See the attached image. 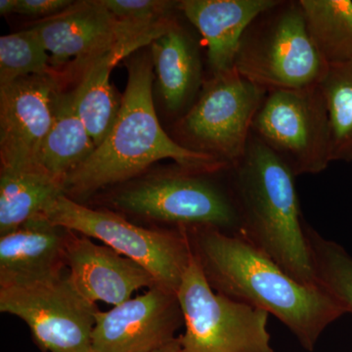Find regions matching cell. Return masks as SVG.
Masks as SVG:
<instances>
[{"instance_id": "cell-16", "label": "cell", "mask_w": 352, "mask_h": 352, "mask_svg": "<svg viewBox=\"0 0 352 352\" xmlns=\"http://www.w3.org/2000/svg\"><path fill=\"white\" fill-rule=\"evenodd\" d=\"M278 0H182L180 12L207 46L210 76L235 68L241 38L252 21Z\"/></svg>"}, {"instance_id": "cell-18", "label": "cell", "mask_w": 352, "mask_h": 352, "mask_svg": "<svg viewBox=\"0 0 352 352\" xmlns=\"http://www.w3.org/2000/svg\"><path fill=\"white\" fill-rule=\"evenodd\" d=\"M131 55L126 48L117 47L68 74L75 78L71 90L74 106L96 147L108 135L120 108L110 82L111 73L120 60Z\"/></svg>"}, {"instance_id": "cell-14", "label": "cell", "mask_w": 352, "mask_h": 352, "mask_svg": "<svg viewBox=\"0 0 352 352\" xmlns=\"http://www.w3.org/2000/svg\"><path fill=\"white\" fill-rule=\"evenodd\" d=\"M66 266L78 293L94 305L103 302L116 307L131 300L138 289L157 285L147 270L131 259L72 231L67 236Z\"/></svg>"}, {"instance_id": "cell-25", "label": "cell", "mask_w": 352, "mask_h": 352, "mask_svg": "<svg viewBox=\"0 0 352 352\" xmlns=\"http://www.w3.org/2000/svg\"><path fill=\"white\" fill-rule=\"evenodd\" d=\"M72 0H18L16 14L46 19L73 6Z\"/></svg>"}, {"instance_id": "cell-20", "label": "cell", "mask_w": 352, "mask_h": 352, "mask_svg": "<svg viewBox=\"0 0 352 352\" xmlns=\"http://www.w3.org/2000/svg\"><path fill=\"white\" fill-rule=\"evenodd\" d=\"M64 185L36 170L0 171V237L43 214Z\"/></svg>"}, {"instance_id": "cell-27", "label": "cell", "mask_w": 352, "mask_h": 352, "mask_svg": "<svg viewBox=\"0 0 352 352\" xmlns=\"http://www.w3.org/2000/svg\"><path fill=\"white\" fill-rule=\"evenodd\" d=\"M154 352H183L179 337L175 338L166 346H162L161 349H157Z\"/></svg>"}, {"instance_id": "cell-19", "label": "cell", "mask_w": 352, "mask_h": 352, "mask_svg": "<svg viewBox=\"0 0 352 352\" xmlns=\"http://www.w3.org/2000/svg\"><path fill=\"white\" fill-rule=\"evenodd\" d=\"M96 149L94 139L78 117L71 90L57 97L54 120L39 149L34 170L64 185L67 178Z\"/></svg>"}, {"instance_id": "cell-1", "label": "cell", "mask_w": 352, "mask_h": 352, "mask_svg": "<svg viewBox=\"0 0 352 352\" xmlns=\"http://www.w3.org/2000/svg\"><path fill=\"white\" fill-rule=\"evenodd\" d=\"M192 252L217 293L272 314L307 351L346 314L318 286L296 281L249 241L210 226L184 227Z\"/></svg>"}, {"instance_id": "cell-24", "label": "cell", "mask_w": 352, "mask_h": 352, "mask_svg": "<svg viewBox=\"0 0 352 352\" xmlns=\"http://www.w3.org/2000/svg\"><path fill=\"white\" fill-rule=\"evenodd\" d=\"M53 72L50 55L32 27L0 38V87Z\"/></svg>"}, {"instance_id": "cell-6", "label": "cell", "mask_w": 352, "mask_h": 352, "mask_svg": "<svg viewBox=\"0 0 352 352\" xmlns=\"http://www.w3.org/2000/svg\"><path fill=\"white\" fill-rule=\"evenodd\" d=\"M41 215L54 226L101 241L142 266L157 285L175 293L193 258L184 227H177L176 230L144 228L115 212L85 207L64 194Z\"/></svg>"}, {"instance_id": "cell-5", "label": "cell", "mask_w": 352, "mask_h": 352, "mask_svg": "<svg viewBox=\"0 0 352 352\" xmlns=\"http://www.w3.org/2000/svg\"><path fill=\"white\" fill-rule=\"evenodd\" d=\"M223 173V171H222ZM199 173L177 166L120 189L116 207L146 219L177 227L210 226L242 237L237 205L226 173Z\"/></svg>"}, {"instance_id": "cell-8", "label": "cell", "mask_w": 352, "mask_h": 352, "mask_svg": "<svg viewBox=\"0 0 352 352\" xmlns=\"http://www.w3.org/2000/svg\"><path fill=\"white\" fill-rule=\"evenodd\" d=\"M176 295L185 326L183 352H274L270 314L215 292L194 254Z\"/></svg>"}, {"instance_id": "cell-7", "label": "cell", "mask_w": 352, "mask_h": 352, "mask_svg": "<svg viewBox=\"0 0 352 352\" xmlns=\"http://www.w3.org/2000/svg\"><path fill=\"white\" fill-rule=\"evenodd\" d=\"M266 94L235 68L208 76L192 107L176 122V141L232 168L244 157Z\"/></svg>"}, {"instance_id": "cell-10", "label": "cell", "mask_w": 352, "mask_h": 352, "mask_svg": "<svg viewBox=\"0 0 352 352\" xmlns=\"http://www.w3.org/2000/svg\"><path fill=\"white\" fill-rule=\"evenodd\" d=\"M0 311L24 321L44 352H90L98 309L78 293L68 273L0 286Z\"/></svg>"}, {"instance_id": "cell-3", "label": "cell", "mask_w": 352, "mask_h": 352, "mask_svg": "<svg viewBox=\"0 0 352 352\" xmlns=\"http://www.w3.org/2000/svg\"><path fill=\"white\" fill-rule=\"evenodd\" d=\"M242 226V238L267 254L289 276L317 286L300 214L295 178L251 133L242 160L227 170Z\"/></svg>"}, {"instance_id": "cell-11", "label": "cell", "mask_w": 352, "mask_h": 352, "mask_svg": "<svg viewBox=\"0 0 352 352\" xmlns=\"http://www.w3.org/2000/svg\"><path fill=\"white\" fill-rule=\"evenodd\" d=\"M56 72L19 78L0 87L1 170H34L54 120L62 80Z\"/></svg>"}, {"instance_id": "cell-21", "label": "cell", "mask_w": 352, "mask_h": 352, "mask_svg": "<svg viewBox=\"0 0 352 352\" xmlns=\"http://www.w3.org/2000/svg\"><path fill=\"white\" fill-rule=\"evenodd\" d=\"M307 31L329 67L352 61V1L300 0Z\"/></svg>"}, {"instance_id": "cell-15", "label": "cell", "mask_w": 352, "mask_h": 352, "mask_svg": "<svg viewBox=\"0 0 352 352\" xmlns=\"http://www.w3.org/2000/svg\"><path fill=\"white\" fill-rule=\"evenodd\" d=\"M69 231L43 215L0 237V286L41 281L64 274Z\"/></svg>"}, {"instance_id": "cell-13", "label": "cell", "mask_w": 352, "mask_h": 352, "mask_svg": "<svg viewBox=\"0 0 352 352\" xmlns=\"http://www.w3.org/2000/svg\"><path fill=\"white\" fill-rule=\"evenodd\" d=\"M90 352H154L184 325L175 292L156 285L143 295L97 311Z\"/></svg>"}, {"instance_id": "cell-4", "label": "cell", "mask_w": 352, "mask_h": 352, "mask_svg": "<svg viewBox=\"0 0 352 352\" xmlns=\"http://www.w3.org/2000/svg\"><path fill=\"white\" fill-rule=\"evenodd\" d=\"M235 69L266 92L320 85L329 66L312 43L300 0H278L252 21L241 38Z\"/></svg>"}, {"instance_id": "cell-9", "label": "cell", "mask_w": 352, "mask_h": 352, "mask_svg": "<svg viewBox=\"0 0 352 352\" xmlns=\"http://www.w3.org/2000/svg\"><path fill=\"white\" fill-rule=\"evenodd\" d=\"M252 134L296 176L317 175L331 162L330 120L320 85L266 94Z\"/></svg>"}, {"instance_id": "cell-26", "label": "cell", "mask_w": 352, "mask_h": 352, "mask_svg": "<svg viewBox=\"0 0 352 352\" xmlns=\"http://www.w3.org/2000/svg\"><path fill=\"white\" fill-rule=\"evenodd\" d=\"M18 0H1L0 1V15L8 16L16 13Z\"/></svg>"}, {"instance_id": "cell-22", "label": "cell", "mask_w": 352, "mask_h": 352, "mask_svg": "<svg viewBox=\"0 0 352 352\" xmlns=\"http://www.w3.org/2000/svg\"><path fill=\"white\" fill-rule=\"evenodd\" d=\"M315 283L346 314H352V256L338 243L326 239L305 223Z\"/></svg>"}, {"instance_id": "cell-23", "label": "cell", "mask_w": 352, "mask_h": 352, "mask_svg": "<svg viewBox=\"0 0 352 352\" xmlns=\"http://www.w3.org/2000/svg\"><path fill=\"white\" fill-rule=\"evenodd\" d=\"M331 129V162L352 163V61L329 67L320 83Z\"/></svg>"}, {"instance_id": "cell-12", "label": "cell", "mask_w": 352, "mask_h": 352, "mask_svg": "<svg viewBox=\"0 0 352 352\" xmlns=\"http://www.w3.org/2000/svg\"><path fill=\"white\" fill-rule=\"evenodd\" d=\"M31 27L50 53L51 68L58 74L64 69L68 75L117 47L126 48L131 54L142 48L103 0L75 1L66 10Z\"/></svg>"}, {"instance_id": "cell-17", "label": "cell", "mask_w": 352, "mask_h": 352, "mask_svg": "<svg viewBox=\"0 0 352 352\" xmlns=\"http://www.w3.org/2000/svg\"><path fill=\"white\" fill-rule=\"evenodd\" d=\"M150 53L164 108L180 119L206 82L198 43L177 21L152 41Z\"/></svg>"}, {"instance_id": "cell-2", "label": "cell", "mask_w": 352, "mask_h": 352, "mask_svg": "<svg viewBox=\"0 0 352 352\" xmlns=\"http://www.w3.org/2000/svg\"><path fill=\"white\" fill-rule=\"evenodd\" d=\"M127 58L126 91L112 129L64 183V195L73 200L129 182L164 159L199 173L229 170L214 157L187 149L168 135L160 124L153 102L151 53L138 51Z\"/></svg>"}]
</instances>
